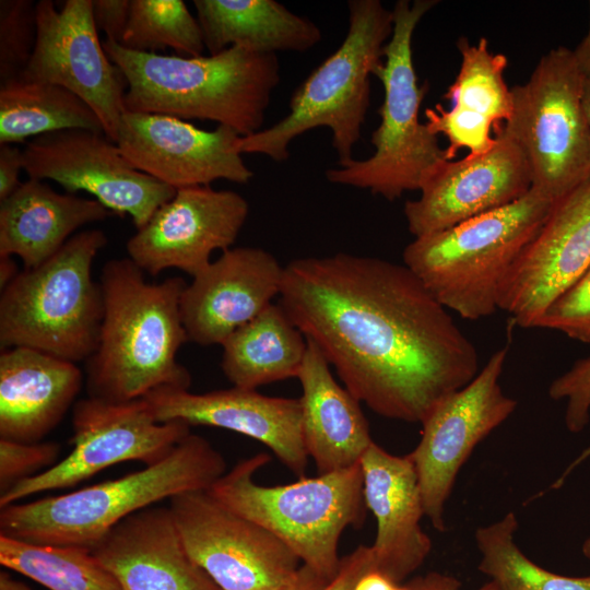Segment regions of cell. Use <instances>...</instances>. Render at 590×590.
I'll return each instance as SVG.
<instances>
[{
    "label": "cell",
    "mask_w": 590,
    "mask_h": 590,
    "mask_svg": "<svg viewBox=\"0 0 590 590\" xmlns=\"http://www.w3.org/2000/svg\"><path fill=\"white\" fill-rule=\"evenodd\" d=\"M69 129L104 132L95 111L62 86L20 78L0 84V144Z\"/></svg>",
    "instance_id": "cell-30"
},
{
    "label": "cell",
    "mask_w": 590,
    "mask_h": 590,
    "mask_svg": "<svg viewBox=\"0 0 590 590\" xmlns=\"http://www.w3.org/2000/svg\"><path fill=\"white\" fill-rule=\"evenodd\" d=\"M359 463L365 504L377 521L375 569L400 585L432 550L420 523L425 512L416 470L409 455H391L375 441Z\"/></svg>",
    "instance_id": "cell-22"
},
{
    "label": "cell",
    "mask_w": 590,
    "mask_h": 590,
    "mask_svg": "<svg viewBox=\"0 0 590 590\" xmlns=\"http://www.w3.org/2000/svg\"><path fill=\"white\" fill-rule=\"evenodd\" d=\"M24 169L23 150L14 144H0V202L8 199L20 186V172Z\"/></svg>",
    "instance_id": "cell-40"
},
{
    "label": "cell",
    "mask_w": 590,
    "mask_h": 590,
    "mask_svg": "<svg viewBox=\"0 0 590 590\" xmlns=\"http://www.w3.org/2000/svg\"><path fill=\"white\" fill-rule=\"evenodd\" d=\"M91 552L122 590H221L188 554L169 507L130 515Z\"/></svg>",
    "instance_id": "cell-23"
},
{
    "label": "cell",
    "mask_w": 590,
    "mask_h": 590,
    "mask_svg": "<svg viewBox=\"0 0 590 590\" xmlns=\"http://www.w3.org/2000/svg\"><path fill=\"white\" fill-rule=\"evenodd\" d=\"M518 524L509 511L474 534L481 554L477 568L497 590H590V576L558 575L531 560L516 543Z\"/></svg>",
    "instance_id": "cell-32"
},
{
    "label": "cell",
    "mask_w": 590,
    "mask_h": 590,
    "mask_svg": "<svg viewBox=\"0 0 590 590\" xmlns=\"http://www.w3.org/2000/svg\"><path fill=\"white\" fill-rule=\"evenodd\" d=\"M60 449L56 441L20 442L0 438V495L54 467Z\"/></svg>",
    "instance_id": "cell-36"
},
{
    "label": "cell",
    "mask_w": 590,
    "mask_h": 590,
    "mask_svg": "<svg viewBox=\"0 0 590 590\" xmlns=\"http://www.w3.org/2000/svg\"><path fill=\"white\" fill-rule=\"evenodd\" d=\"M590 8V2H589ZM575 62L586 80L590 79V20L587 35L571 49Z\"/></svg>",
    "instance_id": "cell-44"
},
{
    "label": "cell",
    "mask_w": 590,
    "mask_h": 590,
    "mask_svg": "<svg viewBox=\"0 0 590 590\" xmlns=\"http://www.w3.org/2000/svg\"><path fill=\"white\" fill-rule=\"evenodd\" d=\"M269 461L267 453L244 459L206 491L229 510L267 529L304 565L331 580L341 563V534L365 519L361 463L286 485L257 484L256 472Z\"/></svg>",
    "instance_id": "cell-8"
},
{
    "label": "cell",
    "mask_w": 590,
    "mask_h": 590,
    "mask_svg": "<svg viewBox=\"0 0 590 590\" xmlns=\"http://www.w3.org/2000/svg\"><path fill=\"white\" fill-rule=\"evenodd\" d=\"M111 212L95 199L59 193L44 180L28 178L0 203V256H16L24 269L39 266L82 226Z\"/></svg>",
    "instance_id": "cell-27"
},
{
    "label": "cell",
    "mask_w": 590,
    "mask_h": 590,
    "mask_svg": "<svg viewBox=\"0 0 590 590\" xmlns=\"http://www.w3.org/2000/svg\"><path fill=\"white\" fill-rule=\"evenodd\" d=\"M131 0H92V11L97 30L106 39L121 44L130 14Z\"/></svg>",
    "instance_id": "cell-38"
},
{
    "label": "cell",
    "mask_w": 590,
    "mask_h": 590,
    "mask_svg": "<svg viewBox=\"0 0 590 590\" xmlns=\"http://www.w3.org/2000/svg\"><path fill=\"white\" fill-rule=\"evenodd\" d=\"M590 267V179L554 203L505 278L498 308L534 328L550 303Z\"/></svg>",
    "instance_id": "cell-19"
},
{
    "label": "cell",
    "mask_w": 590,
    "mask_h": 590,
    "mask_svg": "<svg viewBox=\"0 0 590 590\" xmlns=\"http://www.w3.org/2000/svg\"><path fill=\"white\" fill-rule=\"evenodd\" d=\"M330 580L326 579L312 568L300 565L295 579L287 586L278 590H323Z\"/></svg>",
    "instance_id": "cell-42"
},
{
    "label": "cell",
    "mask_w": 590,
    "mask_h": 590,
    "mask_svg": "<svg viewBox=\"0 0 590 590\" xmlns=\"http://www.w3.org/2000/svg\"><path fill=\"white\" fill-rule=\"evenodd\" d=\"M531 189L527 161L507 137L496 134L487 152L444 161L424 177L417 200L406 201L404 216L414 237L440 232L504 208Z\"/></svg>",
    "instance_id": "cell-18"
},
{
    "label": "cell",
    "mask_w": 590,
    "mask_h": 590,
    "mask_svg": "<svg viewBox=\"0 0 590 590\" xmlns=\"http://www.w3.org/2000/svg\"><path fill=\"white\" fill-rule=\"evenodd\" d=\"M28 178L50 179L68 193L85 191L110 212L128 214L137 229L176 189L133 168L104 132L69 129L45 133L23 149Z\"/></svg>",
    "instance_id": "cell-14"
},
{
    "label": "cell",
    "mask_w": 590,
    "mask_h": 590,
    "mask_svg": "<svg viewBox=\"0 0 590 590\" xmlns=\"http://www.w3.org/2000/svg\"><path fill=\"white\" fill-rule=\"evenodd\" d=\"M107 243L102 229L81 231L1 290V349H33L75 364L87 361L104 317L103 291L92 267Z\"/></svg>",
    "instance_id": "cell-7"
},
{
    "label": "cell",
    "mask_w": 590,
    "mask_h": 590,
    "mask_svg": "<svg viewBox=\"0 0 590 590\" xmlns=\"http://www.w3.org/2000/svg\"><path fill=\"white\" fill-rule=\"evenodd\" d=\"M582 102L587 118L590 123V79L585 80Z\"/></svg>",
    "instance_id": "cell-48"
},
{
    "label": "cell",
    "mask_w": 590,
    "mask_h": 590,
    "mask_svg": "<svg viewBox=\"0 0 590 590\" xmlns=\"http://www.w3.org/2000/svg\"><path fill=\"white\" fill-rule=\"evenodd\" d=\"M226 472L223 456L189 434L162 461L118 479L0 510V534L40 545L92 550L130 515L186 492L208 489Z\"/></svg>",
    "instance_id": "cell-4"
},
{
    "label": "cell",
    "mask_w": 590,
    "mask_h": 590,
    "mask_svg": "<svg viewBox=\"0 0 590 590\" xmlns=\"http://www.w3.org/2000/svg\"><path fill=\"white\" fill-rule=\"evenodd\" d=\"M284 267L258 247L229 248L192 276L180 297L188 341L222 345L281 293Z\"/></svg>",
    "instance_id": "cell-20"
},
{
    "label": "cell",
    "mask_w": 590,
    "mask_h": 590,
    "mask_svg": "<svg viewBox=\"0 0 590 590\" xmlns=\"http://www.w3.org/2000/svg\"><path fill=\"white\" fill-rule=\"evenodd\" d=\"M0 563L49 590H122L84 547L32 544L0 534Z\"/></svg>",
    "instance_id": "cell-31"
},
{
    "label": "cell",
    "mask_w": 590,
    "mask_h": 590,
    "mask_svg": "<svg viewBox=\"0 0 590 590\" xmlns=\"http://www.w3.org/2000/svg\"><path fill=\"white\" fill-rule=\"evenodd\" d=\"M37 38L36 3L0 1V83L17 79L28 64Z\"/></svg>",
    "instance_id": "cell-34"
},
{
    "label": "cell",
    "mask_w": 590,
    "mask_h": 590,
    "mask_svg": "<svg viewBox=\"0 0 590 590\" xmlns=\"http://www.w3.org/2000/svg\"><path fill=\"white\" fill-rule=\"evenodd\" d=\"M280 305L384 417L422 423L480 371L474 344L404 264L345 252L294 259Z\"/></svg>",
    "instance_id": "cell-1"
},
{
    "label": "cell",
    "mask_w": 590,
    "mask_h": 590,
    "mask_svg": "<svg viewBox=\"0 0 590 590\" xmlns=\"http://www.w3.org/2000/svg\"><path fill=\"white\" fill-rule=\"evenodd\" d=\"M99 284L104 317L86 361L88 396L128 402L163 387L189 389L190 373L176 358L188 341L180 314L185 280L150 283L130 258H120L104 264Z\"/></svg>",
    "instance_id": "cell-2"
},
{
    "label": "cell",
    "mask_w": 590,
    "mask_h": 590,
    "mask_svg": "<svg viewBox=\"0 0 590 590\" xmlns=\"http://www.w3.org/2000/svg\"><path fill=\"white\" fill-rule=\"evenodd\" d=\"M548 396L566 401L564 421L570 433L583 430L590 420V356L578 359L548 387Z\"/></svg>",
    "instance_id": "cell-37"
},
{
    "label": "cell",
    "mask_w": 590,
    "mask_h": 590,
    "mask_svg": "<svg viewBox=\"0 0 590 590\" xmlns=\"http://www.w3.org/2000/svg\"><path fill=\"white\" fill-rule=\"evenodd\" d=\"M82 384L75 363L27 347L2 351L0 438L42 441L73 408Z\"/></svg>",
    "instance_id": "cell-25"
},
{
    "label": "cell",
    "mask_w": 590,
    "mask_h": 590,
    "mask_svg": "<svg viewBox=\"0 0 590 590\" xmlns=\"http://www.w3.org/2000/svg\"><path fill=\"white\" fill-rule=\"evenodd\" d=\"M554 203L533 189L450 228L415 237L403 262L448 310L477 320L498 309L500 286Z\"/></svg>",
    "instance_id": "cell-6"
},
{
    "label": "cell",
    "mask_w": 590,
    "mask_h": 590,
    "mask_svg": "<svg viewBox=\"0 0 590 590\" xmlns=\"http://www.w3.org/2000/svg\"><path fill=\"white\" fill-rule=\"evenodd\" d=\"M457 47L461 55L460 69L444 95L450 108L445 110L437 104L425 110L428 129L436 135H446L449 141L446 149L449 161L460 149H468V155H480L492 149L496 142L492 130L500 128L512 111L511 90L504 78L507 57L489 51L484 37L475 45L460 37Z\"/></svg>",
    "instance_id": "cell-24"
},
{
    "label": "cell",
    "mask_w": 590,
    "mask_h": 590,
    "mask_svg": "<svg viewBox=\"0 0 590 590\" xmlns=\"http://www.w3.org/2000/svg\"><path fill=\"white\" fill-rule=\"evenodd\" d=\"M248 214L247 200L235 191L177 189L128 239V258L153 276L172 268L194 276L209 266L214 250L232 247Z\"/></svg>",
    "instance_id": "cell-16"
},
{
    "label": "cell",
    "mask_w": 590,
    "mask_h": 590,
    "mask_svg": "<svg viewBox=\"0 0 590 590\" xmlns=\"http://www.w3.org/2000/svg\"><path fill=\"white\" fill-rule=\"evenodd\" d=\"M17 266L11 256H0V287L3 290L19 274Z\"/></svg>",
    "instance_id": "cell-45"
},
{
    "label": "cell",
    "mask_w": 590,
    "mask_h": 590,
    "mask_svg": "<svg viewBox=\"0 0 590 590\" xmlns=\"http://www.w3.org/2000/svg\"><path fill=\"white\" fill-rule=\"evenodd\" d=\"M168 507L188 554L221 590H278L295 579L299 558L206 489L178 494Z\"/></svg>",
    "instance_id": "cell-12"
},
{
    "label": "cell",
    "mask_w": 590,
    "mask_h": 590,
    "mask_svg": "<svg viewBox=\"0 0 590 590\" xmlns=\"http://www.w3.org/2000/svg\"><path fill=\"white\" fill-rule=\"evenodd\" d=\"M144 399L157 422L180 421L239 433L269 447L298 477L305 475L309 456L299 399L268 397L234 386L205 393L163 387Z\"/></svg>",
    "instance_id": "cell-21"
},
{
    "label": "cell",
    "mask_w": 590,
    "mask_h": 590,
    "mask_svg": "<svg viewBox=\"0 0 590 590\" xmlns=\"http://www.w3.org/2000/svg\"><path fill=\"white\" fill-rule=\"evenodd\" d=\"M437 3L435 0L396 2L393 31L384 47L385 61L374 71L385 91L378 109L380 123L370 139L375 152L368 158L352 160L328 169V181L366 189L393 201L405 191L420 190L428 172L447 160L438 135L420 121L428 83L418 85L412 54L415 28Z\"/></svg>",
    "instance_id": "cell-9"
},
{
    "label": "cell",
    "mask_w": 590,
    "mask_h": 590,
    "mask_svg": "<svg viewBox=\"0 0 590 590\" xmlns=\"http://www.w3.org/2000/svg\"><path fill=\"white\" fill-rule=\"evenodd\" d=\"M507 355V345L497 350L467 386L441 399L421 423V440L408 453L418 477L425 517L439 532L446 530V503L460 469L517 408L499 384Z\"/></svg>",
    "instance_id": "cell-13"
},
{
    "label": "cell",
    "mask_w": 590,
    "mask_h": 590,
    "mask_svg": "<svg viewBox=\"0 0 590 590\" xmlns=\"http://www.w3.org/2000/svg\"><path fill=\"white\" fill-rule=\"evenodd\" d=\"M585 80L571 49H551L524 84L510 88L511 115L494 132L520 149L529 167L531 189L553 203L590 179Z\"/></svg>",
    "instance_id": "cell-10"
},
{
    "label": "cell",
    "mask_w": 590,
    "mask_h": 590,
    "mask_svg": "<svg viewBox=\"0 0 590 590\" xmlns=\"http://www.w3.org/2000/svg\"><path fill=\"white\" fill-rule=\"evenodd\" d=\"M108 58L126 81L128 111L217 122L240 137L260 131L280 82L276 55L229 47L184 57L140 52L105 39Z\"/></svg>",
    "instance_id": "cell-3"
},
{
    "label": "cell",
    "mask_w": 590,
    "mask_h": 590,
    "mask_svg": "<svg viewBox=\"0 0 590 590\" xmlns=\"http://www.w3.org/2000/svg\"><path fill=\"white\" fill-rule=\"evenodd\" d=\"M534 328L557 330L590 342V267L550 303Z\"/></svg>",
    "instance_id": "cell-35"
},
{
    "label": "cell",
    "mask_w": 590,
    "mask_h": 590,
    "mask_svg": "<svg viewBox=\"0 0 590 590\" xmlns=\"http://www.w3.org/2000/svg\"><path fill=\"white\" fill-rule=\"evenodd\" d=\"M397 585L380 571L369 569L357 579L354 590H393Z\"/></svg>",
    "instance_id": "cell-43"
},
{
    "label": "cell",
    "mask_w": 590,
    "mask_h": 590,
    "mask_svg": "<svg viewBox=\"0 0 590 590\" xmlns=\"http://www.w3.org/2000/svg\"><path fill=\"white\" fill-rule=\"evenodd\" d=\"M71 452L0 495V508L51 489L72 487L114 464L165 459L190 434L180 421L157 422L144 398L111 402L87 397L72 408Z\"/></svg>",
    "instance_id": "cell-11"
},
{
    "label": "cell",
    "mask_w": 590,
    "mask_h": 590,
    "mask_svg": "<svg viewBox=\"0 0 590 590\" xmlns=\"http://www.w3.org/2000/svg\"><path fill=\"white\" fill-rule=\"evenodd\" d=\"M221 367L234 387H258L298 376L307 339L279 304L237 329L221 345Z\"/></svg>",
    "instance_id": "cell-29"
},
{
    "label": "cell",
    "mask_w": 590,
    "mask_h": 590,
    "mask_svg": "<svg viewBox=\"0 0 590 590\" xmlns=\"http://www.w3.org/2000/svg\"><path fill=\"white\" fill-rule=\"evenodd\" d=\"M36 21L35 49L19 78L74 93L95 111L105 134L116 142L126 111L127 81L98 37L92 0H67L60 10L51 0H40Z\"/></svg>",
    "instance_id": "cell-15"
},
{
    "label": "cell",
    "mask_w": 590,
    "mask_h": 590,
    "mask_svg": "<svg viewBox=\"0 0 590 590\" xmlns=\"http://www.w3.org/2000/svg\"><path fill=\"white\" fill-rule=\"evenodd\" d=\"M121 46L140 52L174 49L179 56H202L200 24L182 0H131Z\"/></svg>",
    "instance_id": "cell-33"
},
{
    "label": "cell",
    "mask_w": 590,
    "mask_h": 590,
    "mask_svg": "<svg viewBox=\"0 0 590 590\" xmlns=\"http://www.w3.org/2000/svg\"><path fill=\"white\" fill-rule=\"evenodd\" d=\"M0 590H32L28 586L12 578L8 573H0Z\"/></svg>",
    "instance_id": "cell-46"
},
{
    "label": "cell",
    "mask_w": 590,
    "mask_h": 590,
    "mask_svg": "<svg viewBox=\"0 0 590 590\" xmlns=\"http://www.w3.org/2000/svg\"><path fill=\"white\" fill-rule=\"evenodd\" d=\"M349 28L338 49L294 91L290 111L269 128L240 137L238 151L262 154L276 163L288 158L290 143L300 134L328 128L338 165L353 160L370 103V76L382 62L393 31V13L379 0H350Z\"/></svg>",
    "instance_id": "cell-5"
},
{
    "label": "cell",
    "mask_w": 590,
    "mask_h": 590,
    "mask_svg": "<svg viewBox=\"0 0 590 590\" xmlns=\"http://www.w3.org/2000/svg\"><path fill=\"white\" fill-rule=\"evenodd\" d=\"M229 127L206 131L173 116L126 110L116 143L128 163L156 180L180 189L225 179L247 184L253 177Z\"/></svg>",
    "instance_id": "cell-17"
},
{
    "label": "cell",
    "mask_w": 590,
    "mask_h": 590,
    "mask_svg": "<svg viewBox=\"0 0 590 590\" xmlns=\"http://www.w3.org/2000/svg\"><path fill=\"white\" fill-rule=\"evenodd\" d=\"M411 590H461V583L452 576L432 571L413 578L406 583ZM476 590H497L489 580Z\"/></svg>",
    "instance_id": "cell-41"
},
{
    "label": "cell",
    "mask_w": 590,
    "mask_h": 590,
    "mask_svg": "<svg viewBox=\"0 0 590 590\" xmlns=\"http://www.w3.org/2000/svg\"><path fill=\"white\" fill-rule=\"evenodd\" d=\"M205 49L257 54L304 52L321 42L320 28L274 0H194Z\"/></svg>",
    "instance_id": "cell-28"
},
{
    "label": "cell",
    "mask_w": 590,
    "mask_h": 590,
    "mask_svg": "<svg viewBox=\"0 0 590 590\" xmlns=\"http://www.w3.org/2000/svg\"><path fill=\"white\" fill-rule=\"evenodd\" d=\"M581 551L585 557L590 562V535L585 540Z\"/></svg>",
    "instance_id": "cell-49"
},
{
    "label": "cell",
    "mask_w": 590,
    "mask_h": 590,
    "mask_svg": "<svg viewBox=\"0 0 590 590\" xmlns=\"http://www.w3.org/2000/svg\"><path fill=\"white\" fill-rule=\"evenodd\" d=\"M393 590H411L406 583L404 586L397 585Z\"/></svg>",
    "instance_id": "cell-50"
},
{
    "label": "cell",
    "mask_w": 590,
    "mask_h": 590,
    "mask_svg": "<svg viewBox=\"0 0 590 590\" xmlns=\"http://www.w3.org/2000/svg\"><path fill=\"white\" fill-rule=\"evenodd\" d=\"M369 569H375L371 547L359 545L341 558L337 575L323 590H354L357 579Z\"/></svg>",
    "instance_id": "cell-39"
},
{
    "label": "cell",
    "mask_w": 590,
    "mask_h": 590,
    "mask_svg": "<svg viewBox=\"0 0 590 590\" xmlns=\"http://www.w3.org/2000/svg\"><path fill=\"white\" fill-rule=\"evenodd\" d=\"M590 457V446L586 448L578 457L577 459L566 469V471L562 474V476L556 480V482L552 485L553 488H558L562 483L565 481V477L581 462H583L586 459Z\"/></svg>",
    "instance_id": "cell-47"
},
{
    "label": "cell",
    "mask_w": 590,
    "mask_h": 590,
    "mask_svg": "<svg viewBox=\"0 0 590 590\" xmlns=\"http://www.w3.org/2000/svg\"><path fill=\"white\" fill-rule=\"evenodd\" d=\"M302 386V430L305 447L319 474L359 463L373 444L359 401L334 379L330 364L307 339L297 376Z\"/></svg>",
    "instance_id": "cell-26"
}]
</instances>
